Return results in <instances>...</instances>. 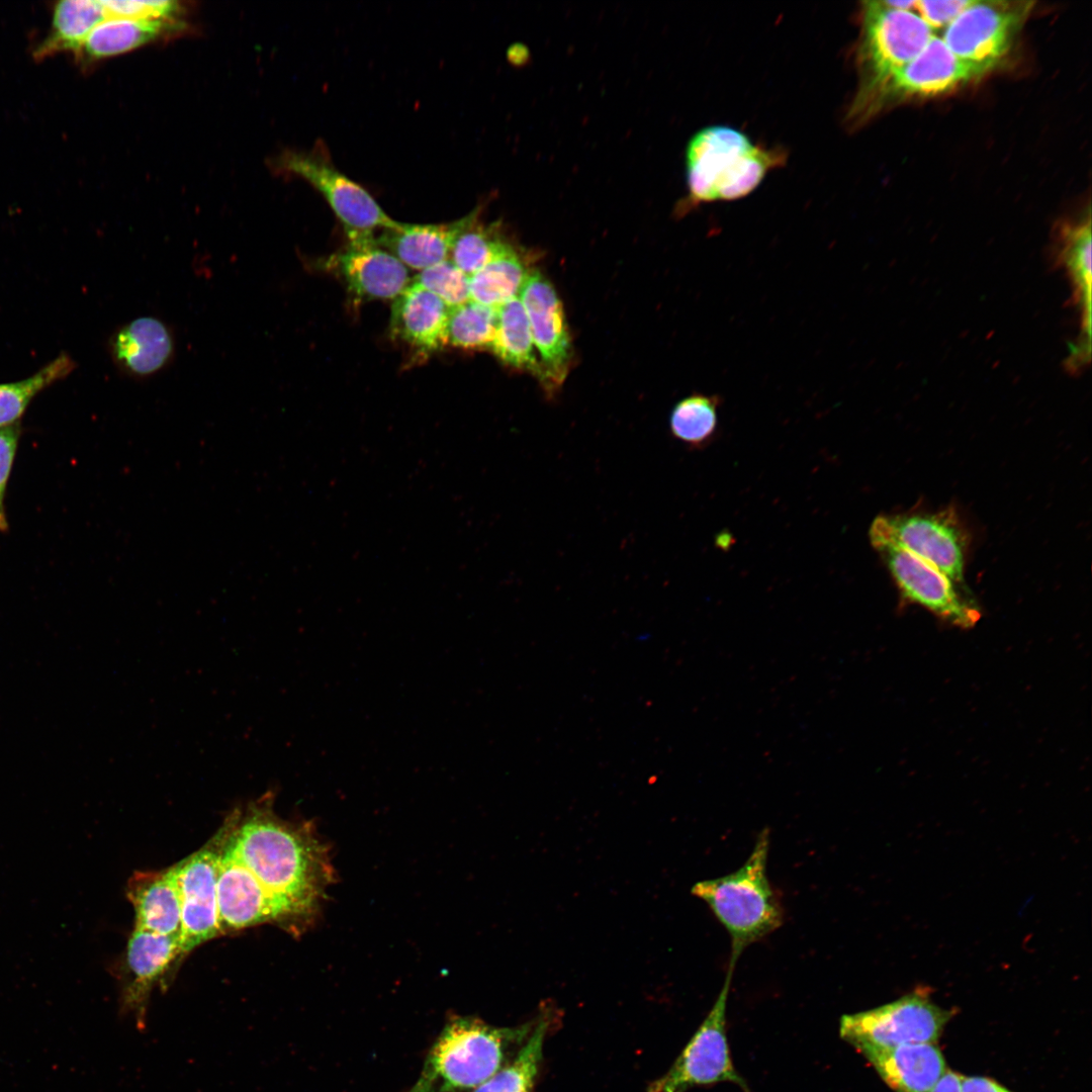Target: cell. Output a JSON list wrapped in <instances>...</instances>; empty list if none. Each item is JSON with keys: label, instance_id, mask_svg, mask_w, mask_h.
Returning a JSON list of instances; mask_svg holds the SVG:
<instances>
[{"label": "cell", "instance_id": "34", "mask_svg": "<svg viewBox=\"0 0 1092 1092\" xmlns=\"http://www.w3.org/2000/svg\"><path fill=\"white\" fill-rule=\"evenodd\" d=\"M107 18L180 20L184 11L181 3L171 0L132 1L103 0Z\"/></svg>", "mask_w": 1092, "mask_h": 1092}, {"label": "cell", "instance_id": "8", "mask_svg": "<svg viewBox=\"0 0 1092 1092\" xmlns=\"http://www.w3.org/2000/svg\"><path fill=\"white\" fill-rule=\"evenodd\" d=\"M856 49L858 88L869 87L904 66L928 44L933 30L912 10L862 2Z\"/></svg>", "mask_w": 1092, "mask_h": 1092}, {"label": "cell", "instance_id": "6", "mask_svg": "<svg viewBox=\"0 0 1092 1092\" xmlns=\"http://www.w3.org/2000/svg\"><path fill=\"white\" fill-rule=\"evenodd\" d=\"M869 536L875 549L902 548L952 582L964 580L968 537L952 511L881 515L873 521Z\"/></svg>", "mask_w": 1092, "mask_h": 1092}, {"label": "cell", "instance_id": "9", "mask_svg": "<svg viewBox=\"0 0 1092 1092\" xmlns=\"http://www.w3.org/2000/svg\"><path fill=\"white\" fill-rule=\"evenodd\" d=\"M950 1016L948 1010L930 1000L928 993L916 990L877 1008L843 1015L840 1035L860 1053L908 1043H935Z\"/></svg>", "mask_w": 1092, "mask_h": 1092}, {"label": "cell", "instance_id": "32", "mask_svg": "<svg viewBox=\"0 0 1092 1092\" xmlns=\"http://www.w3.org/2000/svg\"><path fill=\"white\" fill-rule=\"evenodd\" d=\"M496 326V308L470 299L450 308L447 345L466 350L490 349Z\"/></svg>", "mask_w": 1092, "mask_h": 1092}, {"label": "cell", "instance_id": "24", "mask_svg": "<svg viewBox=\"0 0 1092 1092\" xmlns=\"http://www.w3.org/2000/svg\"><path fill=\"white\" fill-rule=\"evenodd\" d=\"M181 20L108 17L96 25L74 53L81 67L115 57L182 29Z\"/></svg>", "mask_w": 1092, "mask_h": 1092}, {"label": "cell", "instance_id": "10", "mask_svg": "<svg viewBox=\"0 0 1092 1092\" xmlns=\"http://www.w3.org/2000/svg\"><path fill=\"white\" fill-rule=\"evenodd\" d=\"M1034 1H976L944 28L942 41L959 59L989 73L1010 53Z\"/></svg>", "mask_w": 1092, "mask_h": 1092}, {"label": "cell", "instance_id": "31", "mask_svg": "<svg viewBox=\"0 0 1092 1092\" xmlns=\"http://www.w3.org/2000/svg\"><path fill=\"white\" fill-rule=\"evenodd\" d=\"M721 397L695 392L672 408L669 429L673 438L693 448L710 443L719 427Z\"/></svg>", "mask_w": 1092, "mask_h": 1092}, {"label": "cell", "instance_id": "12", "mask_svg": "<svg viewBox=\"0 0 1092 1092\" xmlns=\"http://www.w3.org/2000/svg\"><path fill=\"white\" fill-rule=\"evenodd\" d=\"M225 828L202 848L175 864L181 902V954L220 935L217 876Z\"/></svg>", "mask_w": 1092, "mask_h": 1092}, {"label": "cell", "instance_id": "14", "mask_svg": "<svg viewBox=\"0 0 1092 1092\" xmlns=\"http://www.w3.org/2000/svg\"><path fill=\"white\" fill-rule=\"evenodd\" d=\"M217 876V915L220 935L250 926L273 923L283 927L275 901L239 858L229 819Z\"/></svg>", "mask_w": 1092, "mask_h": 1092}, {"label": "cell", "instance_id": "18", "mask_svg": "<svg viewBox=\"0 0 1092 1092\" xmlns=\"http://www.w3.org/2000/svg\"><path fill=\"white\" fill-rule=\"evenodd\" d=\"M336 265L358 299H395L413 279L408 269L379 246L374 236L348 239Z\"/></svg>", "mask_w": 1092, "mask_h": 1092}, {"label": "cell", "instance_id": "5", "mask_svg": "<svg viewBox=\"0 0 1092 1092\" xmlns=\"http://www.w3.org/2000/svg\"><path fill=\"white\" fill-rule=\"evenodd\" d=\"M989 72L954 56L935 35L913 60L883 80L857 89L846 122L856 127L901 102L936 97L980 80Z\"/></svg>", "mask_w": 1092, "mask_h": 1092}, {"label": "cell", "instance_id": "38", "mask_svg": "<svg viewBox=\"0 0 1092 1092\" xmlns=\"http://www.w3.org/2000/svg\"><path fill=\"white\" fill-rule=\"evenodd\" d=\"M960 1074L946 1070L930 1092H962Z\"/></svg>", "mask_w": 1092, "mask_h": 1092}, {"label": "cell", "instance_id": "2", "mask_svg": "<svg viewBox=\"0 0 1092 1092\" xmlns=\"http://www.w3.org/2000/svg\"><path fill=\"white\" fill-rule=\"evenodd\" d=\"M768 851L769 831L764 828L739 869L692 888L728 932L732 969L750 944L779 929L784 921L781 900L767 877Z\"/></svg>", "mask_w": 1092, "mask_h": 1092}, {"label": "cell", "instance_id": "29", "mask_svg": "<svg viewBox=\"0 0 1092 1092\" xmlns=\"http://www.w3.org/2000/svg\"><path fill=\"white\" fill-rule=\"evenodd\" d=\"M76 368V361L62 352L34 374L18 381L0 383V429L20 423L36 395L66 379Z\"/></svg>", "mask_w": 1092, "mask_h": 1092}, {"label": "cell", "instance_id": "1", "mask_svg": "<svg viewBox=\"0 0 1092 1092\" xmlns=\"http://www.w3.org/2000/svg\"><path fill=\"white\" fill-rule=\"evenodd\" d=\"M228 819L236 852L277 904L282 928L300 935L315 922L335 882L327 844L308 821L281 818L270 791Z\"/></svg>", "mask_w": 1092, "mask_h": 1092}, {"label": "cell", "instance_id": "15", "mask_svg": "<svg viewBox=\"0 0 1092 1092\" xmlns=\"http://www.w3.org/2000/svg\"><path fill=\"white\" fill-rule=\"evenodd\" d=\"M1052 251L1055 266L1065 270L1072 288L1071 301L1079 312L1080 334L1069 348L1065 366L1079 373L1091 359V215L1063 224Z\"/></svg>", "mask_w": 1092, "mask_h": 1092}, {"label": "cell", "instance_id": "11", "mask_svg": "<svg viewBox=\"0 0 1092 1092\" xmlns=\"http://www.w3.org/2000/svg\"><path fill=\"white\" fill-rule=\"evenodd\" d=\"M734 969L727 970L724 985L705 1020L670 1069L653 1081L648 1092H686L695 1086L731 1082L748 1092L747 1084L732 1063L726 1035V1007Z\"/></svg>", "mask_w": 1092, "mask_h": 1092}, {"label": "cell", "instance_id": "36", "mask_svg": "<svg viewBox=\"0 0 1092 1092\" xmlns=\"http://www.w3.org/2000/svg\"><path fill=\"white\" fill-rule=\"evenodd\" d=\"M972 1V0H971ZM970 0L915 1V10L933 30L945 28L970 3Z\"/></svg>", "mask_w": 1092, "mask_h": 1092}, {"label": "cell", "instance_id": "35", "mask_svg": "<svg viewBox=\"0 0 1092 1092\" xmlns=\"http://www.w3.org/2000/svg\"><path fill=\"white\" fill-rule=\"evenodd\" d=\"M20 436V423L0 429V532L8 530L4 500Z\"/></svg>", "mask_w": 1092, "mask_h": 1092}, {"label": "cell", "instance_id": "28", "mask_svg": "<svg viewBox=\"0 0 1092 1092\" xmlns=\"http://www.w3.org/2000/svg\"><path fill=\"white\" fill-rule=\"evenodd\" d=\"M496 311V333L490 349L505 363L535 373L544 383V371L534 355L531 328L520 298L504 303Z\"/></svg>", "mask_w": 1092, "mask_h": 1092}, {"label": "cell", "instance_id": "37", "mask_svg": "<svg viewBox=\"0 0 1092 1092\" xmlns=\"http://www.w3.org/2000/svg\"><path fill=\"white\" fill-rule=\"evenodd\" d=\"M962 1092H1012L993 1079L982 1076H961Z\"/></svg>", "mask_w": 1092, "mask_h": 1092}, {"label": "cell", "instance_id": "17", "mask_svg": "<svg viewBox=\"0 0 1092 1092\" xmlns=\"http://www.w3.org/2000/svg\"><path fill=\"white\" fill-rule=\"evenodd\" d=\"M106 348L121 375L147 380L173 363L177 346L171 326L158 316L143 315L115 328Z\"/></svg>", "mask_w": 1092, "mask_h": 1092}, {"label": "cell", "instance_id": "23", "mask_svg": "<svg viewBox=\"0 0 1092 1092\" xmlns=\"http://www.w3.org/2000/svg\"><path fill=\"white\" fill-rule=\"evenodd\" d=\"M466 215L444 223H405L397 221L381 230L376 241L406 268L419 272L449 259L454 240L462 230Z\"/></svg>", "mask_w": 1092, "mask_h": 1092}, {"label": "cell", "instance_id": "26", "mask_svg": "<svg viewBox=\"0 0 1092 1092\" xmlns=\"http://www.w3.org/2000/svg\"><path fill=\"white\" fill-rule=\"evenodd\" d=\"M530 271L510 244L480 270L469 276L470 298L497 308L518 297Z\"/></svg>", "mask_w": 1092, "mask_h": 1092}, {"label": "cell", "instance_id": "25", "mask_svg": "<svg viewBox=\"0 0 1092 1092\" xmlns=\"http://www.w3.org/2000/svg\"><path fill=\"white\" fill-rule=\"evenodd\" d=\"M106 18L101 1L63 0L56 3L49 32L33 50V59L42 61L64 52L74 54L91 30Z\"/></svg>", "mask_w": 1092, "mask_h": 1092}, {"label": "cell", "instance_id": "30", "mask_svg": "<svg viewBox=\"0 0 1092 1092\" xmlns=\"http://www.w3.org/2000/svg\"><path fill=\"white\" fill-rule=\"evenodd\" d=\"M479 208L466 215V221L452 245L449 259L471 276L510 245L496 223H483Z\"/></svg>", "mask_w": 1092, "mask_h": 1092}, {"label": "cell", "instance_id": "27", "mask_svg": "<svg viewBox=\"0 0 1092 1092\" xmlns=\"http://www.w3.org/2000/svg\"><path fill=\"white\" fill-rule=\"evenodd\" d=\"M553 1021L551 1010H543L516 1057L474 1092H533L542 1062L543 1045Z\"/></svg>", "mask_w": 1092, "mask_h": 1092}, {"label": "cell", "instance_id": "21", "mask_svg": "<svg viewBox=\"0 0 1092 1092\" xmlns=\"http://www.w3.org/2000/svg\"><path fill=\"white\" fill-rule=\"evenodd\" d=\"M861 1054L895 1092H930L947 1070L939 1048L931 1042L868 1050Z\"/></svg>", "mask_w": 1092, "mask_h": 1092}, {"label": "cell", "instance_id": "7", "mask_svg": "<svg viewBox=\"0 0 1092 1092\" xmlns=\"http://www.w3.org/2000/svg\"><path fill=\"white\" fill-rule=\"evenodd\" d=\"M278 169L304 179L326 199L341 221L347 239L374 236L376 230L393 226L392 219L361 184L339 170L324 144L309 151H285Z\"/></svg>", "mask_w": 1092, "mask_h": 1092}, {"label": "cell", "instance_id": "13", "mask_svg": "<svg viewBox=\"0 0 1092 1092\" xmlns=\"http://www.w3.org/2000/svg\"><path fill=\"white\" fill-rule=\"evenodd\" d=\"M876 550L881 553L905 600L963 629L978 623L981 618L978 607L962 597L954 582L938 570L896 546L887 545Z\"/></svg>", "mask_w": 1092, "mask_h": 1092}, {"label": "cell", "instance_id": "22", "mask_svg": "<svg viewBox=\"0 0 1092 1092\" xmlns=\"http://www.w3.org/2000/svg\"><path fill=\"white\" fill-rule=\"evenodd\" d=\"M126 894L135 913L134 928L180 935L181 902L175 866L133 874L128 880Z\"/></svg>", "mask_w": 1092, "mask_h": 1092}, {"label": "cell", "instance_id": "33", "mask_svg": "<svg viewBox=\"0 0 1092 1092\" xmlns=\"http://www.w3.org/2000/svg\"><path fill=\"white\" fill-rule=\"evenodd\" d=\"M412 281L437 295L450 308L471 299L469 276L450 259L420 271Z\"/></svg>", "mask_w": 1092, "mask_h": 1092}, {"label": "cell", "instance_id": "3", "mask_svg": "<svg viewBox=\"0 0 1092 1092\" xmlns=\"http://www.w3.org/2000/svg\"><path fill=\"white\" fill-rule=\"evenodd\" d=\"M534 1023L494 1027L476 1017H452L431 1048L419 1079L406 1092L475 1089L503 1068L509 1050L526 1040Z\"/></svg>", "mask_w": 1092, "mask_h": 1092}, {"label": "cell", "instance_id": "4", "mask_svg": "<svg viewBox=\"0 0 1092 1092\" xmlns=\"http://www.w3.org/2000/svg\"><path fill=\"white\" fill-rule=\"evenodd\" d=\"M785 161L784 150L755 146L738 129L705 127L691 139L687 149V207L742 198Z\"/></svg>", "mask_w": 1092, "mask_h": 1092}, {"label": "cell", "instance_id": "20", "mask_svg": "<svg viewBox=\"0 0 1092 1092\" xmlns=\"http://www.w3.org/2000/svg\"><path fill=\"white\" fill-rule=\"evenodd\" d=\"M450 307L437 295L412 281L393 299L391 334L415 350L430 354L447 345Z\"/></svg>", "mask_w": 1092, "mask_h": 1092}, {"label": "cell", "instance_id": "16", "mask_svg": "<svg viewBox=\"0 0 1092 1092\" xmlns=\"http://www.w3.org/2000/svg\"><path fill=\"white\" fill-rule=\"evenodd\" d=\"M519 298L529 320L534 345L542 358L544 384L551 392L563 382L571 358L561 301L551 283L538 271H530Z\"/></svg>", "mask_w": 1092, "mask_h": 1092}, {"label": "cell", "instance_id": "19", "mask_svg": "<svg viewBox=\"0 0 1092 1092\" xmlns=\"http://www.w3.org/2000/svg\"><path fill=\"white\" fill-rule=\"evenodd\" d=\"M181 954L180 935H164L134 928L125 956L126 979L122 1006L139 1021L145 1016L151 991Z\"/></svg>", "mask_w": 1092, "mask_h": 1092}]
</instances>
